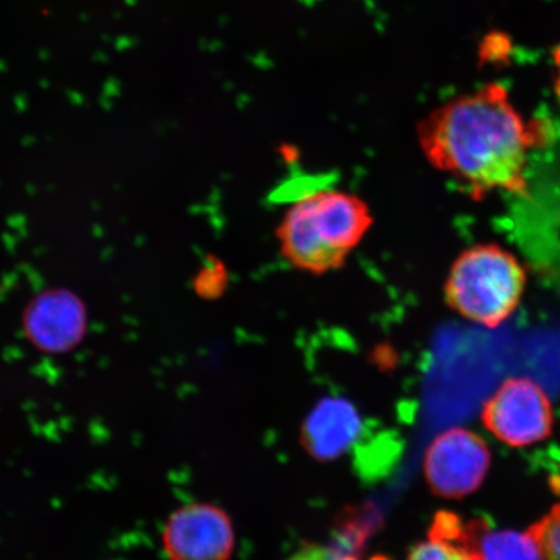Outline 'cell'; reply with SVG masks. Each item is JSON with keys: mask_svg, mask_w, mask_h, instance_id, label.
<instances>
[{"mask_svg": "<svg viewBox=\"0 0 560 560\" xmlns=\"http://www.w3.org/2000/svg\"><path fill=\"white\" fill-rule=\"evenodd\" d=\"M534 136L495 83L454 97L418 126L427 160L478 198L494 190L527 196L525 164Z\"/></svg>", "mask_w": 560, "mask_h": 560, "instance_id": "6da1fadb", "label": "cell"}, {"mask_svg": "<svg viewBox=\"0 0 560 560\" xmlns=\"http://www.w3.org/2000/svg\"><path fill=\"white\" fill-rule=\"evenodd\" d=\"M373 225L366 202L336 190L304 196L278 228L280 252L287 261L312 275L338 270Z\"/></svg>", "mask_w": 560, "mask_h": 560, "instance_id": "7a4b0ae2", "label": "cell"}, {"mask_svg": "<svg viewBox=\"0 0 560 560\" xmlns=\"http://www.w3.org/2000/svg\"><path fill=\"white\" fill-rule=\"evenodd\" d=\"M525 271L517 258L494 244L460 254L446 278L447 305L468 320L499 327L520 306Z\"/></svg>", "mask_w": 560, "mask_h": 560, "instance_id": "3957f363", "label": "cell"}, {"mask_svg": "<svg viewBox=\"0 0 560 560\" xmlns=\"http://www.w3.org/2000/svg\"><path fill=\"white\" fill-rule=\"evenodd\" d=\"M482 423L510 446H529L550 436L552 409L540 385L514 377L501 385L482 410Z\"/></svg>", "mask_w": 560, "mask_h": 560, "instance_id": "277c9868", "label": "cell"}, {"mask_svg": "<svg viewBox=\"0 0 560 560\" xmlns=\"http://www.w3.org/2000/svg\"><path fill=\"white\" fill-rule=\"evenodd\" d=\"M489 466L486 441L471 431L452 429L433 441L427 451L425 479L436 495L459 500L481 486Z\"/></svg>", "mask_w": 560, "mask_h": 560, "instance_id": "5b68a950", "label": "cell"}, {"mask_svg": "<svg viewBox=\"0 0 560 560\" xmlns=\"http://www.w3.org/2000/svg\"><path fill=\"white\" fill-rule=\"evenodd\" d=\"M171 560H229L233 555V523L220 508L190 503L174 511L163 535Z\"/></svg>", "mask_w": 560, "mask_h": 560, "instance_id": "8992f818", "label": "cell"}, {"mask_svg": "<svg viewBox=\"0 0 560 560\" xmlns=\"http://www.w3.org/2000/svg\"><path fill=\"white\" fill-rule=\"evenodd\" d=\"M366 433L355 406L341 397H325L315 405L301 430V443L319 460L348 454Z\"/></svg>", "mask_w": 560, "mask_h": 560, "instance_id": "52a82bcc", "label": "cell"}, {"mask_svg": "<svg viewBox=\"0 0 560 560\" xmlns=\"http://www.w3.org/2000/svg\"><path fill=\"white\" fill-rule=\"evenodd\" d=\"M24 326L35 347L46 353H66L82 340L86 315L73 295L52 291L33 301L25 314Z\"/></svg>", "mask_w": 560, "mask_h": 560, "instance_id": "ba28073f", "label": "cell"}, {"mask_svg": "<svg viewBox=\"0 0 560 560\" xmlns=\"http://www.w3.org/2000/svg\"><path fill=\"white\" fill-rule=\"evenodd\" d=\"M408 560H482L476 550L467 524L450 513L438 515L429 540L411 550Z\"/></svg>", "mask_w": 560, "mask_h": 560, "instance_id": "9c48e42d", "label": "cell"}, {"mask_svg": "<svg viewBox=\"0 0 560 560\" xmlns=\"http://www.w3.org/2000/svg\"><path fill=\"white\" fill-rule=\"evenodd\" d=\"M467 528L482 560H542L528 530H492L485 521H472Z\"/></svg>", "mask_w": 560, "mask_h": 560, "instance_id": "30bf717a", "label": "cell"}, {"mask_svg": "<svg viewBox=\"0 0 560 560\" xmlns=\"http://www.w3.org/2000/svg\"><path fill=\"white\" fill-rule=\"evenodd\" d=\"M528 532L535 538L542 560H560V503Z\"/></svg>", "mask_w": 560, "mask_h": 560, "instance_id": "8fae6325", "label": "cell"}, {"mask_svg": "<svg viewBox=\"0 0 560 560\" xmlns=\"http://www.w3.org/2000/svg\"><path fill=\"white\" fill-rule=\"evenodd\" d=\"M289 560H357L353 555L340 549L325 548V546L311 545L301 549Z\"/></svg>", "mask_w": 560, "mask_h": 560, "instance_id": "7c38bea8", "label": "cell"}, {"mask_svg": "<svg viewBox=\"0 0 560 560\" xmlns=\"http://www.w3.org/2000/svg\"><path fill=\"white\" fill-rule=\"evenodd\" d=\"M556 59H557V65H558V69H559L558 80H557V91H558V95L560 97V48H559V51L556 54Z\"/></svg>", "mask_w": 560, "mask_h": 560, "instance_id": "4fadbf2b", "label": "cell"}]
</instances>
